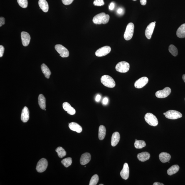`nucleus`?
<instances>
[{
    "label": "nucleus",
    "instance_id": "4be33fe9",
    "mask_svg": "<svg viewBox=\"0 0 185 185\" xmlns=\"http://www.w3.org/2000/svg\"><path fill=\"white\" fill-rule=\"evenodd\" d=\"M38 5L41 9L45 13H47L48 11V4L46 0H39Z\"/></svg>",
    "mask_w": 185,
    "mask_h": 185
},
{
    "label": "nucleus",
    "instance_id": "f03ea898",
    "mask_svg": "<svg viewBox=\"0 0 185 185\" xmlns=\"http://www.w3.org/2000/svg\"><path fill=\"white\" fill-rule=\"evenodd\" d=\"M101 82L105 87L109 88H113L116 85L114 79L109 75H104L101 78Z\"/></svg>",
    "mask_w": 185,
    "mask_h": 185
},
{
    "label": "nucleus",
    "instance_id": "7c9ffc66",
    "mask_svg": "<svg viewBox=\"0 0 185 185\" xmlns=\"http://www.w3.org/2000/svg\"><path fill=\"white\" fill-rule=\"evenodd\" d=\"M99 181L98 176L97 174H95L91 178L90 185H96L98 183Z\"/></svg>",
    "mask_w": 185,
    "mask_h": 185
},
{
    "label": "nucleus",
    "instance_id": "473e14b6",
    "mask_svg": "<svg viewBox=\"0 0 185 185\" xmlns=\"http://www.w3.org/2000/svg\"><path fill=\"white\" fill-rule=\"evenodd\" d=\"M94 5L97 6H101L104 5L105 3L104 0H95L93 2Z\"/></svg>",
    "mask_w": 185,
    "mask_h": 185
},
{
    "label": "nucleus",
    "instance_id": "58836bf2",
    "mask_svg": "<svg viewBox=\"0 0 185 185\" xmlns=\"http://www.w3.org/2000/svg\"><path fill=\"white\" fill-rule=\"evenodd\" d=\"M115 4L113 2L111 3L109 7V9L110 10H113L115 8Z\"/></svg>",
    "mask_w": 185,
    "mask_h": 185
},
{
    "label": "nucleus",
    "instance_id": "5701e85b",
    "mask_svg": "<svg viewBox=\"0 0 185 185\" xmlns=\"http://www.w3.org/2000/svg\"><path fill=\"white\" fill-rule=\"evenodd\" d=\"M41 68L42 72L44 74L45 77L47 79L49 78L51 72L48 66L45 64L43 63L41 65Z\"/></svg>",
    "mask_w": 185,
    "mask_h": 185
},
{
    "label": "nucleus",
    "instance_id": "2f4dec72",
    "mask_svg": "<svg viewBox=\"0 0 185 185\" xmlns=\"http://www.w3.org/2000/svg\"><path fill=\"white\" fill-rule=\"evenodd\" d=\"M17 2L21 7L24 8L27 7L28 6V0H17Z\"/></svg>",
    "mask_w": 185,
    "mask_h": 185
},
{
    "label": "nucleus",
    "instance_id": "9d476101",
    "mask_svg": "<svg viewBox=\"0 0 185 185\" xmlns=\"http://www.w3.org/2000/svg\"><path fill=\"white\" fill-rule=\"evenodd\" d=\"M111 48L110 46H105L99 48L95 52V55L97 57H102L110 53Z\"/></svg>",
    "mask_w": 185,
    "mask_h": 185
},
{
    "label": "nucleus",
    "instance_id": "bb28decb",
    "mask_svg": "<svg viewBox=\"0 0 185 185\" xmlns=\"http://www.w3.org/2000/svg\"><path fill=\"white\" fill-rule=\"evenodd\" d=\"M134 146L136 149H141L145 147L146 144L145 142L143 140H136L134 144Z\"/></svg>",
    "mask_w": 185,
    "mask_h": 185
},
{
    "label": "nucleus",
    "instance_id": "cd10ccee",
    "mask_svg": "<svg viewBox=\"0 0 185 185\" xmlns=\"http://www.w3.org/2000/svg\"><path fill=\"white\" fill-rule=\"evenodd\" d=\"M56 151L59 157L62 158L66 155V152L65 149L61 147H59L56 149Z\"/></svg>",
    "mask_w": 185,
    "mask_h": 185
},
{
    "label": "nucleus",
    "instance_id": "6ab92c4d",
    "mask_svg": "<svg viewBox=\"0 0 185 185\" xmlns=\"http://www.w3.org/2000/svg\"><path fill=\"white\" fill-rule=\"evenodd\" d=\"M150 157V155L147 152H143L138 154L137 158L138 159L142 162H144L148 160Z\"/></svg>",
    "mask_w": 185,
    "mask_h": 185
},
{
    "label": "nucleus",
    "instance_id": "aec40b11",
    "mask_svg": "<svg viewBox=\"0 0 185 185\" xmlns=\"http://www.w3.org/2000/svg\"><path fill=\"white\" fill-rule=\"evenodd\" d=\"M159 158L161 162L166 163L170 160L171 156L167 153L162 152L159 154Z\"/></svg>",
    "mask_w": 185,
    "mask_h": 185
},
{
    "label": "nucleus",
    "instance_id": "a878e982",
    "mask_svg": "<svg viewBox=\"0 0 185 185\" xmlns=\"http://www.w3.org/2000/svg\"><path fill=\"white\" fill-rule=\"evenodd\" d=\"M179 166L178 165H174L168 170L167 174L171 176L176 174L179 170Z\"/></svg>",
    "mask_w": 185,
    "mask_h": 185
},
{
    "label": "nucleus",
    "instance_id": "a19ab883",
    "mask_svg": "<svg viewBox=\"0 0 185 185\" xmlns=\"http://www.w3.org/2000/svg\"><path fill=\"white\" fill-rule=\"evenodd\" d=\"M140 2L142 5H145L147 3V0H140Z\"/></svg>",
    "mask_w": 185,
    "mask_h": 185
},
{
    "label": "nucleus",
    "instance_id": "79ce46f5",
    "mask_svg": "<svg viewBox=\"0 0 185 185\" xmlns=\"http://www.w3.org/2000/svg\"><path fill=\"white\" fill-rule=\"evenodd\" d=\"M101 96L100 95H97L96 97L95 100L97 102H99L100 101L101 99Z\"/></svg>",
    "mask_w": 185,
    "mask_h": 185
},
{
    "label": "nucleus",
    "instance_id": "49530a36",
    "mask_svg": "<svg viewBox=\"0 0 185 185\" xmlns=\"http://www.w3.org/2000/svg\"><path fill=\"white\" fill-rule=\"evenodd\" d=\"M164 115H165V113H164Z\"/></svg>",
    "mask_w": 185,
    "mask_h": 185
},
{
    "label": "nucleus",
    "instance_id": "b1692460",
    "mask_svg": "<svg viewBox=\"0 0 185 185\" xmlns=\"http://www.w3.org/2000/svg\"><path fill=\"white\" fill-rule=\"evenodd\" d=\"M106 129L103 125H101L99 128L98 138L100 140H103L105 137Z\"/></svg>",
    "mask_w": 185,
    "mask_h": 185
},
{
    "label": "nucleus",
    "instance_id": "c9c22d12",
    "mask_svg": "<svg viewBox=\"0 0 185 185\" xmlns=\"http://www.w3.org/2000/svg\"><path fill=\"white\" fill-rule=\"evenodd\" d=\"M67 112V113L70 114V115H75V113H76V111H75V109H74L73 107H72V108Z\"/></svg>",
    "mask_w": 185,
    "mask_h": 185
},
{
    "label": "nucleus",
    "instance_id": "9b49d317",
    "mask_svg": "<svg viewBox=\"0 0 185 185\" xmlns=\"http://www.w3.org/2000/svg\"><path fill=\"white\" fill-rule=\"evenodd\" d=\"M149 81L147 77H144L139 79L134 83V87L136 88L141 89L146 85Z\"/></svg>",
    "mask_w": 185,
    "mask_h": 185
},
{
    "label": "nucleus",
    "instance_id": "603ef678",
    "mask_svg": "<svg viewBox=\"0 0 185 185\" xmlns=\"http://www.w3.org/2000/svg\"></svg>",
    "mask_w": 185,
    "mask_h": 185
},
{
    "label": "nucleus",
    "instance_id": "4c0bfd02",
    "mask_svg": "<svg viewBox=\"0 0 185 185\" xmlns=\"http://www.w3.org/2000/svg\"><path fill=\"white\" fill-rule=\"evenodd\" d=\"M5 23V19L3 17H1L0 18V26L1 27Z\"/></svg>",
    "mask_w": 185,
    "mask_h": 185
},
{
    "label": "nucleus",
    "instance_id": "09e8293b",
    "mask_svg": "<svg viewBox=\"0 0 185 185\" xmlns=\"http://www.w3.org/2000/svg\"><path fill=\"white\" fill-rule=\"evenodd\" d=\"M133 1H137V0H133Z\"/></svg>",
    "mask_w": 185,
    "mask_h": 185
},
{
    "label": "nucleus",
    "instance_id": "c756f323",
    "mask_svg": "<svg viewBox=\"0 0 185 185\" xmlns=\"http://www.w3.org/2000/svg\"><path fill=\"white\" fill-rule=\"evenodd\" d=\"M61 163L65 167H68L72 163V159L71 158L68 157L63 159L61 161Z\"/></svg>",
    "mask_w": 185,
    "mask_h": 185
},
{
    "label": "nucleus",
    "instance_id": "f3484780",
    "mask_svg": "<svg viewBox=\"0 0 185 185\" xmlns=\"http://www.w3.org/2000/svg\"><path fill=\"white\" fill-rule=\"evenodd\" d=\"M120 135L119 133L117 132H114L112 134V139H111V145L114 147L117 145L120 141Z\"/></svg>",
    "mask_w": 185,
    "mask_h": 185
},
{
    "label": "nucleus",
    "instance_id": "423d86ee",
    "mask_svg": "<svg viewBox=\"0 0 185 185\" xmlns=\"http://www.w3.org/2000/svg\"><path fill=\"white\" fill-rule=\"evenodd\" d=\"M165 116L168 119L174 120L181 118L182 117V114L178 111L170 110L165 112Z\"/></svg>",
    "mask_w": 185,
    "mask_h": 185
},
{
    "label": "nucleus",
    "instance_id": "ddd939ff",
    "mask_svg": "<svg viewBox=\"0 0 185 185\" xmlns=\"http://www.w3.org/2000/svg\"><path fill=\"white\" fill-rule=\"evenodd\" d=\"M22 42L24 46H28L29 45L31 37L28 33L23 31L21 33Z\"/></svg>",
    "mask_w": 185,
    "mask_h": 185
},
{
    "label": "nucleus",
    "instance_id": "39448f33",
    "mask_svg": "<svg viewBox=\"0 0 185 185\" xmlns=\"http://www.w3.org/2000/svg\"><path fill=\"white\" fill-rule=\"evenodd\" d=\"M129 64L126 61L119 62L116 66V69L120 73H126L129 70Z\"/></svg>",
    "mask_w": 185,
    "mask_h": 185
},
{
    "label": "nucleus",
    "instance_id": "72a5a7b5",
    "mask_svg": "<svg viewBox=\"0 0 185 185\" xmlns=\"http://www.w3.org/2000/svg\"><path fill=\"white\" fill-rule=\"evenodd\" d=\"M63 106L64 110L66 112H68L72 108L70 104L67 102H65L63 104Z\"/></svg>",
    "mask_w": 185,
    "mask_h": 185
},
{
    "label": "nucleus",
    "instance_id": "f257e3e1",
    "mask_svg": "<svg viewBox=\"0 0 185 185\" xmlns=\"http://www.w3.org/2000/svg\"><path fill=\"white\" fill-rule=\"evenodd\" d=\"M109 18L110 17L108 15H106L105 13H102L94 17L92 21L96 24H106L108 23Z\"/></svg>",
    "mask_w": 185,
    "mask_h": 185
},
{
    "label": "nucleus",
    "instance_id": "8fccbe9b",
    "mask_svg": "<svg viewBox=\"0 0 185 185\" xmlns=\"http://www.w3.org/2000/svg\"><path fill=\"white\" fill-rule=\"evenodd\" d=\"M154 22L155 23H156V21H155Z\"/></svg>",
    "mask_w": 185,
    "mask_h": 185
},
{
    "label": "nucleus",
    "instance_id": "ea45409f",
    "mask_svg": "<svg viewBox=\"0 0 185 185\" xmlns=\"http://www.w3.org/2000/svg\"><path fill=\"white\" fill-rule=\"evenodd\" d=\"M108 99L107 97H105L103 99V100H102V103L104 105H107V104L108 103Z\"/></svg>",
    "mask_w": 185,
    "mask_h": 185
},
{
    "label": "nucleus",
    "instance_id": "37998d69",
    "mask_svg": "<svg viewBox=\"0 0 185 185\" xmlns=\"http://www.w3.org/2000/svg\"><path fill=\"white\" fill-rule=\"evenodd\" d=\"M123 11V10L121 8H119L117 10V12L119 14H121L122 13Z\"/></svg>",
    "mask_w": 185,
    "mask_h": 185
},
{
    "label": "nucleus",
    "instance_id": "2eb2a0df",
    "mask_svg": "<svg viewBox=\"0 0 185 185\" xmlns=\"http://www.w3.org/2000/svg\"><path fill=\"white\" fill-rule=\"evenodd\" d=\"M91 159V155L90 153H86L82 155L80 158V162L82 165H86L90 162Z\"/></svg>",
    "mask_w": 185,
    "mask_h": 185
},
{
    "label": "nucleus",
    "instance_id": "e433bc0d",
    "mask_svg": "<svg viewBox=\"0 0 185 185\" xmlns=\"http://www.w3.org/2000/svg\"><path fill=\"white\" fill-rule=\"evenodd\" d=\"M5 48L2 45L0 46V57H2L4 54V52Z\"/></svg>",
    "mask_w": 185,
    "mask_h": 185
},
{
    "label": "nucleus",
    "instance_id": "f8f14e48",
    "mask_svg": "<svg viewBox=\"0 0 185 185\" xmlns=\"http://www.w3.org/2000/svg\"><path fill=\"white\" fill-rule=\"evenodd\" d=\"M155 26V23L152 22L148 25L146 28L145 35L147 39L149 40L151 38Z\"/></svg>",
    "mask_w": 185,
    "mask_h": 185
},
{
    "label": "nucleus",
    "instance_id": "dca6fc26",
    "mask_svg": "<svg viewBox=\"0 0 185 185\" xmlns=\"http://www.w3.org/2000/svg\"><path fill=\"white\" fill-rule=\"evenodd\" d=\"M29 119V112L27 107H24L22 112L21 119L23 122H28Z\"/></svg>",
    "mask_w": 185,
    "mask_h": 185
},
{
    "label": "nucleus",
    "instance_id": "7ed1b4c3",
    "mask_svg": "<svg viewBox=\"0 0 185 185\" xmlns=\"http://www.w3.org/2000/svg\"><path fill=\"white\" fill-rule=\"evenodd\" d=\"M134 28V26L133 23H130L128 24L124 34V38L126 41H129L132 38Z\"/></svg>",
    "mask_w": 185,
    "mask_h": 185
},
{
    "label": "nucleus",
    "instance_id": "6e6552de",
    "mask_svg": "<svg viewBox=\"0 0 185 185\" xmlns=\"http://www.w3.org/2000/svg\"><path fill=\"white\" fill-rule=\"evenodd\" d=\"M48 166V161L46 159H42L38 161L37 164L36 170L38 172H43L46 170Z\"/></svg>",
    "mask_w": 185,
    "mask_h": 185
},
{
    "label": "nucleus",
    "instance_id": "412c9836",
    "mask_svg": "<svg viewBox=\"0 0 185 185\" xmlns=\"http://www.w3.org/2000/svg\"><path fill=\"white\" fill-rule=\"evenodd\" d=\"M176 35L180 38H185V23L182 24L178 28L176 31Z\"/></svg>",
    "mask_w": 185,
    "mask_h": 185
},
{
    "label": "nucleus",
    "instance_id": "3c124183",
    "mask_svg": "<svg viewBox=\"0 0 185 185\" xmlns=\"http://www.w3.org/2000/svg\"><path fill=\"white\" fill-rule=\"evenodd\" d=\"M44 110H45V111H46V109H44Z\"/></svg>",
    "mask_w": 185,
    "mask_h": 185
},
{
    "label": "nucleus",
    "instance_id": "c85d7f7f",
    "mask_svg": "<svg viewBox=\"0 0 185 185\" xmlns=\"http://www.w3.org/2000/svg\"><path fill=\"white\" fill-rule=\"evenodd\" d=\"M169 51L173 56H176L178 54L177 48L174 45H170L169 47Z\"/></svg>",
    "mask_w": 185,
    "mask_h": 185
},
{
    "label": "nucleus",
    "instance_id": "a18cd8bd",
    "mask_svg": "<svg viewBox=\"0 0 185 185\" xmlns=\"http://www.w3.org/2000/svg\"><path fill=\"white\" fill-rule=\"evenodd\" d=\"M182 79L184 81L185 83V75H183Z\"/></svg>",
    "mask_w": 185,
    "mask_h": 185
},
{
    "label": "nucleus",
    "instance_id": "a211bd4d",
    "mask_svg": "<svg viewBox=\"0 0 185 185\" xmlns=\"http://www.w3.org/2000/svg\"><path fill=\"white\" fill-rule=\"evenodd\" d=\"M69 128L71 130L76 132L78 133L81 132L82 128L81 126L76 123L72 122L69 124Z\"/></svg>",
    "mask_w": 185,
    "mask_h": 185
},
{
    "label": "nucleus",
    "instance_id": "4468645a",
    "mask_svg": "<svg viewBox=\"0 0 185 185\" xmlns=\"http://www.w3.org/2000/svg\"><path fill=\"white\" fill-rule=\"evenodd\" d=\"M120 176L123 179L127 180L129 177V168L127 163H124L123 168L120 173Z\"/></svg>",
    "mask_w": 185,
    "mask_h": 185
},
{
    "label": "nucleus",
    "instance_id": "1a4fd4ad",
    "mask_svg": "<svg viewBox=\"0 0 185 185\" xmlns=\"http://www.w3.org/2000/svg\"><path fill=\"white\" fill-rule=\"evenodd\" d=\"M171 92V89L169 87H166L163 90L157 91L156 92L155 95L157 98H165L168 96Z\"/></svg>",
    "mask_w": 185,
    "mask_h": 185
},
{
    "label": "nucleus",
    "instance_id": "f704fd0d",
    "mask_svg": "<svg viewBox=\"0 0 185 185\" xmlns=\"http://www.w3.org/2000/svg\"><path fill=\"white\" fill-rule=\"evenodd\" d=\"M74 0H62V3L65 5H68L72 4Z\"/></svg>",
    "mask_w": 185,
    "mask_h": 185
},
{
    "label": "nucleus",
    "instance_id": "393cba45",
    "mask_svg": "<svg viewBox=\"0 0 185 185\" xmlns=\"http://www.w3.org/2000/svg\"><path fill=\"white\" fill-rule=\"evenodd\" d=\"M38 104L40 108L44 110L46 108V99L43 94H40L38 97Z\"/></svg>",
    "mask_w": 185,
    "mask_h": 185
},
{
    "label": "nucleus",
    "instance_id": "0eeeda50",
    "mask_svg": "<svg viewBox=\"0 0 185 185\" xmlns=\"http://www.w3.org/2000/svg\"><path fill=\"white\" fill-rule=\"evenodd\" d=\"M55 49L59 54L60 56L63 58L68 57L69 55L68 50L63 45L57 44L55 45Z\"/></svg>",
    "mask_w": 185,
    "mask_h": 185
},
{
    "label": "nucleus",
    "instance_id": "de8ad7c7",
    "mask_svg": "<svg viewBox=\"0 0 185 185\" xmlns=\"http://www.w3.org/2000/svg\"><path fill=\"white\" fill-rule=\"evenodd\" d=\"M103 184H100V185H103Z\"/></svg>",
    "mask_w": 185,
    "mask_h": 185
},
{
    "label": "nucleus",
    "instance_id": "c03bdc74",
    "mask_svg": "<svg viewBox=\"0 0 185 185\" xmlns=\"http://www.w3.org/2000/svg\"><path fill=\"white\" fill-rule=\"evenodd\" d=\"M153 185H164V184L163 183H161L158 182H155L154 183V184H153Z\"/></svg>",
    "mask_w": 185,
    "mask_h": 185
},
{
    "label": "nucleus",
    "instance_id": "20e7f679",
    "mask_svg": "<svg viewBox=\"0 0 185 185\" xmlns=\"http://www.w3.org/2000/svg\"><path fill=\"white\" fill-rule=\"evenodd\" d=\"M145 120L149 125L155 127L159 124L158 119L153 114L151 113H147L145 116Z\"/></svg>",
    "mask_w": 185,
    "mask_h": 185
}]
</instances>
